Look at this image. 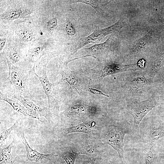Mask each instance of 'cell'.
Returning a JSON list of instances; mask_svg holds the SVG:
<instances>
[{
  "mask_svg": "<svg viewBox=\"0 0 164 164\" xmlns=\"http://www.w3.org/2000/svg\"><path fill=\"white\" fill-rule=\"evenodd\" d=\"M32 12L23 8L9 10L1 15V18L6 20H13L26 17Z\"/></svg>",
  "mask_w": 164,
  "mask_h": 164,
  "instance_id": "5bb4252c",
  "label": "cell"
},
{
  "mask_svg": "<svg viewBox=\"0 0 164 164\" xmlns=\"http://www.w3.org/2000/svg\"><path fill=\"white\" fill-rule=\"evenodd\" d=\"M0 99L7 102L15 111L22 114L25 116L36 119L24 107L21 105L17 101L8 98L6 95L3 94L1 91L0 92Z\"/></svg>",
  "mask_w": 164,
  "mask_h": 164,
  "instance_id": "9a60e30c",
  "label": "cell"
},
{
  "mask_svg": "<svg viewBox=\"0 0 164 164\" xmlns=\"http://www.w3.org/2000/svg\"><path fill=\"white\" fill-rule=\"evenodd\" d=\"M113 43V40L109 37L104 42L96 44L87 48L82 49V56L80 58L91 56L100 61L104 55L110 50Z\"/></svg>",
  "mask_w": 164,
  "mask_h": 164,
  "instance_id": "8992f818",
  "label": "cell"
},
{
  "mask_svg": "<svg viewBox=\"0 0 164 164\" xmlns=\"http://www.w3.org/2000/svg\"><path fill=\"white\" fill-rule=\"evenodd\" d=\"M163 137H164V125L160 123L158 127L154 128L151 131V140L153 142H155Z\"/></svg>",
  "mask_w": 164,
  "mask_h": 164,
  "instance_id": "ffe728a7",
  "label": "cell"
},
{
  "mask_svg": "<svg viewBox=\"0 0 164 164\" xmlns=\"http://www.w3.org/2000/svg\"><path fill=\"white\" fill-rule=\"evenodd\" d=\"M163 78H164V75H163Z\"/></svg>",
  "mask_w": 164,
  "mask_h": 164,
  "instance_id": "4dcf8cb0",
  "label": "cell"
},
{
  "mask_svg": "<svg viewBox=\"0 0 164 164\" xmlns=\"http://www.w3.org/2000/svg\"><path fill=\"white\" fill-rule=\"evenodd\" d=\"M75 60H68L65 62L59 58V65L57 73L61 76L62 79L66 81L69 84L70 88L76 91L79 94H83L82 88L81 87L75 72L68 67V63Z\"/></svg>",
  "mask_w": 164,
  "mask_h": 164,
  "instance_id": "5b68a950",
  "label": "cell"
},
{
  "mask_svg": "<svg viewBox=\"0 0 164 164\" xmlns=\"http://www.w3.org/2000/svg\"><path fill=\"white\" fill-rule=\"evenodd\" d=\"M51 164H53V163H51Z\"/></svg>",
  "mask_w": 164,
  "mask_h": 164,
  "instance_id": "1f68e13d",
  "label": "cell"
},
{
  "mask_svg": "<svg viewBox=\"0 0 164 164\" xmlns=\"http://www.w3.org/2000/svg\"><path fill=\"white\" fill-rule=\"evenodd\" d=\"M10 96L19 101L32 115L41 121L40 117H44L46 119L49 117V112L47 108H42L36 105L29 98L17 94H12Z\"/></svg>",
  "mask_w": 164,
  "mask_h": 164,
  "instance_id": "ba28073f",
  "label": "cell"
},
{
  "mask_svg": "<svg viewBox=\"0 0 164 164\" xmlns=\"http://www.w3.org/2000/svg\"><path fill=\"white\" fill-rule=\"evenodd\" d=\"M83 164H95L94 162L92 161L91 160H88V161H86Z\"/></svg>",
  "mask_w": 164,
  "mask_h": 164,
  "instance_id": "f546056e",
  "label": "cell"
},
{
  "mask_svg": "<svg viewBox=\"0 0 164 164\" xmlns=\"http://www.w3.org/2000/svg\"><path fill=\"white\" fill-rule=\"evenodd\" d=\"M9 69V80L16 93L31 100L34 99L29 89L28 76L14 65L5 56Z\"/></svg>",
  "mask_w": 164,
  "mask_h": 164,
  "instance_id": "7a4b0ae2",
  "label": "cell"
},
{
  "mask_svg": "<svg viewBox=\"0 0 164 164\" xmlns=\"http://www.w3.org/2000/svg\"><path fill=\"white\" fill-rule=\"evenodd\" d=\"M89 92L92 94L102 95L105 96L107 97H109L108 95L104 94L101 91L97 89L90 87L89 88Z\"/></svg>",
  "mask_w": 164,
  "mask_h": 164,
  "instance_id": "83f0119b",
  "label": "cell"
},
{
  "mask_svg": "<svg viewBox=\"0 0 164 164\" xmlns=\"http://www.w3.org/2000/svg\"><path fill=\"white\" fill-rule=\"evenodd\" d=\"M154 35L153 30H151L138 39L130 50V55H137L145 50L153 40Z\"/></svg>",
  "mask_w": 164,
  "mask_h": 164,
  "instance_id": "7c38bea8",
  "label": "cell"
},
{
  "mask_svg": "<svg viewBox=\"0 0 164 164\" xmlns=\"http://www.w3.org/2000/svg\"><path fill=\"white\" fill-rule=\"evenodd\" d=\"M21 139L26 151L25 162L28 161L43 162L48 160L51 161L55 155L53 153L44 154L32 149L29 146L25 137L24 132L22 131Z\"/></svg>",
  "mask_w": 164,
  "mask_h": 164,
  "instance_id": "9c48e42d",
  "label": "cell"
},
{
  "mask_svg": "<svg viewBox=\"0 0 164 164\" xmlns=\"http://www.w3.org/2000/svg\"><path fill=\"white\" fill-rule=\"evenodd\" d=\"M147 82L145 78L138 77L132 80L131 85L133 89L135 90H138L145 86L147 84Z\"/></svg>",
  "mask_w": 164,
  "mask_h": 164,
  "instance_id": "44dd1931",
  "label": "cell"
},
{
  "mask_svg": "<svg viewBox=\"0 0 164 164\" xmlns=\"http://www.w3.org/2000/svg\"><path fill=\"white\" fill-rule=\"evenodd\" d=\"M154 159V155L152 152L151 151H148L145 155V164H152Z\"/></svg>",
  "mask_w": 164,
  "mask_h": 164,
  "instance_id": "4316f807",
  "label": "cell"
},
{
  "mask_svg": "<svg viewBox=\"0 0 164 164\" xmlns=\"http://www.w3.org/2000/svg\"><path fill=\"white\" fill-rule=\"evenodd\" d=\"M17 34L23 40L26 41H32L35 39V34L32 31L26 29L16 32Z\"/></svg>",
  "mask_w": 164,
  "mask_h": 164,
  "instance_id": "7402d4cb",
  "label": "cell"
},
{
  "mask_svg": "<svg viewBox=\"0 0 164 164\" xmlns=\"http://www.w3.org/2000/svg\"><path fill=\"white\" fill-rule=\"evenodd\" d=\"M9 56L10 59L15 63H18L20 59L19 53L14 49L10 50Z\"/></svg>",
  "mask_w": 164,
  "mask_h": 164,
  "instance_id": "484cf974",
  "label": "cell"
},
{
  "mask_svg": "<svg viewBox=\"0 0 164 164\" xmlns=\"http://www.w3.org/2000/svg\"><path fill=\"white\" fill-rule=\"evenodd\" d=\"M141 68L138 62L125 65L121 63L107 64L96 72V76L99 79H102L110 75L130 71H135Z\"/></svg>",
  "mask_w": 164,
  "mask_h": 164,
  "instance_id": "52a82bcc",
  "label": "cell"
},
{
  "mask_svg": "<svg viewBox=\"0 0 164 164\" xmlns=\"http://www.w3.org/2000/svg\"><path fill=\"white\" fill-rule=\"evenodd\" d=\"M15 140L7 146L0 148V164H13L16 160L15 157L12 156L11 151Z\"/></svg>",
  "mask_w": 164,
  "mask_h": 164,
  "instance_id": "2e32d148",
  "label": "cell"
},
{
  "mask_svg": "<svg viewBox=\"0 0 164 164\" xmlns=\"http://www.w3.org/2000/svg\"><path fill=\"white\" fill-rule=\"evenodd\" d=\"M19 120H17L11 127L8 129L1 132L0 136L1 145L5 141L12 131L17 127Z\"/></svg>",
  "mask_w": 164,
  "mask_h": 164,
  "instance_id": "603a6c76",
  "label": "cell"
},
{
  "mask_svg": "<svg viewBox=\"0 0 164 164\" xmlns=\"http://www.w3.org/2000/svg\"><path fill=\"white\" fill-rule=\"evenodd\" d=\"M57 19L53 17L49 20L46 23V27L48 30L52 31L55 30L57 25Z\"/></svg>",
  "mask_w": 164,
  "mask_h": 164,
  "instance_id": "d4e9b609",
  "label": "cell"
},
{
  "mask_svg": "<svg viewBox=\"0 0 164 164\" xmlns=\"http://www.w3.org/2000/svg\"><path fill=\"white\" fill-rule=\"evenodd\" d=\"M95 124L94 121L84 122L69 128H64L63 132L65 135L73 133L79 132L93 135L95 132L94 128Z\"/></svg>",
  "mask_w": 164,
  "mask_h": 164,
  "instance_id": "4fadbf2b",
  "label": "cell"
},
{
  "mask_svg": "<svg viewBox=\"0 0 164 164\" xmlns=\"http://www.w3.org/2000/svg\"><path fill=\"white\" fill-rule=\"evenodd\" d=\"M80 154L76 152L72 149L67 148L60 152L59 155L64 160L67 164H75L76 158Z\"/></svg>",
  "mask_w": 164,
  "mask_h": 164,
  "instance_id": "e0dca14e",
  "label": "cell"
},
{
  "mask_svg": "<svg viewBox=\"0 0 164 164\" xmlns=\"http://www.w3.org/2000/svg\"><path fill=\"white\" fill-rule=\"evenodd\" d=\"M97 111L96 107L87 105H72L62 113L67 117H77L85 115H94Z\"/></svg>",
  "mask_w": 164,
  "mask_h": 164,
  "instance_id": "30bf717a",
  "label": "cell"
},
{
  "mask_svg": "<svg viewBox=\"0 0 164 164\" xmlns=\"http://www.w3.org/2000/svg\"><path fill=\"white\" fill-rule=\"evenodd\" d=\"M125 23L124 20H120L108 27L103 28H99L94 29L93 32L91 34L80 39L74 45L72 54L75 53L88 44L98 43L106 36L119 30L124 26Z\"/></svg>",
  "mask_w": 164,
  "mask_h": 164,
  "instance_id": "3957f363",
  "label": "cell"
},
{
  "mask_svg": "<svg viewBox=\"0 0 164 164\" xmlns=\"http://www.w3.org/2000/svg\"><path fill=\"white\" fill-rule=\"evenodd\" d=\"M44 48L43 47H38L32 48L29 50V56L34 63L39 60L44 54Z\"/></svg>",
  "mask_w": 164,
  "mask_h": 164,
  "instance_id": "d6986e66",
  "label": "cell"
},
{
  "mask_svg": "<svg viewBox=\"0 0 164 164\" xmlns=\"http://www.w3.org/2000/svg\"><path fill=\"white\" fill-rule=\"evenodd\" d=\"M35 63H34L33 67L31 71L37 77L40 82L46 96L49 107L50 108L53 101V84L50 82L46 74V68H44L43 70L42 75L41 76H39L35 72Z\"/></svg>",
  "mask_w": 164,
  "mask_h": 164,
  "instance_id": "8fae6325",
  "label": "cell"
},
{
  "mask_svg": "<svg viewBox=\"0 0 164 164\" xmlns=\"http://www.w3.org/2000/svg\"><path fill=\"white\" fill-rule=\"evenodd\" d=\"M6 40L5 38H0V52L2 51L5 45Z\"/></svg>",
  "mask_w": 164,
  "mask_h": 164,
  "instance_id": "f1b7e54d",
  "label": "cell"
},
{
  "mask_svg": "<svg viewBox=\"0 0 164 164\" xmlns=\"http://www.w3.org/2000/svg\"><path fill=\"white\" fill-rule=\"evenodd\" d=\"M131 132L129 125H113L109 127L104 135L105 142L117 151L120 160L122 163L126 162L123 155L124 137Z\"/></svg>",
  "mask_w": 164,
  "mask_h": 164,
  "instance_id": "6da1fadb",
  "label": "cell"
},
{
  "mask_svg": "<svg viewBox=\"0 0 164 164\" xmlns=\"http://www.w3.org/2000/svg\"><path fill=\"white\" fill-rule=\"evenodd\" d=\"M161 104H162L153 97L142 101L131 102L128 104L126 109L128 113L133 118L134 129L137 128L142 120L153 108Z\"/></svg>",
  "mask_w": 164,
  "mask_h": 164,
  "instance_id": "277c9868",
  "label": "cell"
},
{
  "mask_svg": "<svg viewBox=\"0 0 164 164\" xmlns=\"http://www.w3.org/2000/svg\"><path fill=\"white\" fill-rule=\"evenodd\" d=\"M65 31L67 34L70 36H74L76 34V28L72 22L69 20L66 21L64 23Z\"/></svg>",
  "mask_w": 164,
  "mask_h": 164,
  "instance_id": "cb8c5ba5",
  "label": "cell"
},
{
  "mask_svg": "<svg viewBox=\"0 0 164 164\" xmlns=\"http://www.w3.org/2000/svg\"><path fill=\"white\" fill-rule=\"evenodd\" d=\"M71 3H83L92 7L101 15H103L104 12L101 8L102 1L94 0H77L70 1Z\"/></svg>",
  "mask_w": 164,
  "mask_h": 164,
  "instance_id": "ac0fdd59",
  "label": "cell"
}]
</instances>
